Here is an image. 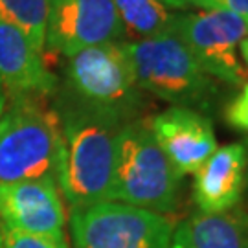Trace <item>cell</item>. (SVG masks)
I'll return each instance as SVG.
<instances>
[{
  "label": "cell",
  "mask_w": 248,
  "mask_h": 248,
  "mask_svg": "<svg viewBox=\"0 0 248 248\" xmlns=\"http://www.w3.org/2000/svg\"><path fill=\"white\" fill-rule=\"evenodd\" d=\"M245 149H247V187H248V140L245 143Z\"/></svg>",
  "instance_id": "603a6c76"
},
{
  "label": "cell",
  "mask_w": 248,
  "mask_h": 248,
  "mask_svg": "<svg viewBox=\"0 0 248 248\" xmlns=\"http://www.w3.org/2000/svg\"><path fill=\"white\" fill-rule=\"evenodd\" d=\"M64 222V206L55 178L0 182L2 230L24 232L66 241Z\"/></svg>",
  "instance_id": "9c48e42d"
},
{
  "label": "cell",
  "mask_w": 248,
  "mask_h": 248,
  "mask_svg": "<svg viewBox=\"0 0 248 248\" xmlns=\"http://www.w3.org/2000/svg\"><path fill=\"white\" fill-rule=\"evenodd\" d=\"M124 125L78 101L64 112L57 186L72 210L110 202L116 138Z\"/></svg>",
  "instance_id": "6da1fadb"
},
{
  "label": "cell",
  "mask_w": 248,
  "mask_h": 248,
  "mask_svg": "<svg viewBox=\"0 0 248 248\" xmlns=\"http://www.w3.org/2000/svg\"><path fill=\"white\" fill-rule=\"evenodd\" d=\"M0 85L6 99L48 98L57 79L46 68L45 55L37 52L20 30L0 18Z\"/></svg>",
  "instance_id": "8fae6325"
},
{
  "label": "cell",
  "mask_w": 248,
  "mask_h": 248,
  "mask_svg": "<svg viewBox=\"0 0 248 248\" xmlns=\"http://www.w3.org/2000/svg\"><path fill=\"white\" fill-rule=\"evenodd\" d=\"M160 149L180 177L195 173L217 149L213 125L208 116L187 107H171L149 120Z\"/></svg>",
  "instance_id": "30bf717a"
},
{
  "label": "cell",
  "mask_w": 248,
  "mask_h": 248,
  "mask_svg": "<svg viewBox=\"0 0 248 248\" xmlns=\"http://www.w3.org/2000/svg\"><path fill=\"white\" fill-rule=\"evenodd\" d=\"M66 59V79L78 103L122 124L133 122L142 105V89L136 83L125 45L90 46Z\"/></svg>",
  "instance_id": "5b68a950"
},
{
  "label": "cell",
  "mask_w": 248,
  "mask_h": 248,
  "mask_svg": "<svg viewBox=\"0 0 248 248\" xmlns=\"http://www.w3.org/2000/svg\"><path fill=\"white\" fill-rule=\"evenodd\" d=\"M169 248H187L186 245H182L178 239H175V237H171V247Z\"/></svg>",
  "instance_id": "7402d4cb"
},
{
  "label": "cell",
  "mask_w": 248,
  "mask_h": 248,
  "mask_svg": "<svg viewBox=\"0 0 248 248\" xmlns=\"http://www.w3.org/2000/svg\"><path fill=\"white\" fill-rule=\"evenodd\" d=\"M173 237L187 248H248V213H193L173 230Z\"/></svg>",
  "instance_id": "4fadbf2b"
},
{
  "label": "cell",
  "mask_w": 248,
  "mask_h": 248,
  "mask_svg": "<svg viewBox=\"0 0 248 248\" xmlns=\"http://www.w3.org/2000/svg\"><path fill=\"white\" fill-rule=\"evenodd\" d=\"M6 92H4V89H2V85H0V114L4 112V108H6Z\"/></svg>",
  "instance_id": "44dd1931"
},
{
  "label": "cell",
  "mask_w": 248,
  "mask_h": 248,
  "mask_svg": "<svg viewBox=\"0 0 248 248\" xmlns=\"http://www.w3.org/2000/svg\"><path fill=\"white\" fill-rule=\"evenodd\" d=\"M224 116L232 127L248 133V83L243 85V90L226 107Z\"/></svg>",
  "instance_id": "e0dca14e"
},
{
  "label": "cell",
  "mask_w": 248,
  "mask_h": 248,
  "mask_svg": "<svg viewBox=\"0 0 248 248\" xmlns=\"http://www.w3.org/2000/svg\"><path fill=\"white\" fill-rule=\"evenodd\" d=\"M182 177L160 149L149 120H133L116 138L112 202L129 204L155 213L173 212Z\"/></svg>",
  "instance_id": "3957f363"
},
{
  "label": "cell",
  "mask_w": 248,
  "mask_h": 248,
  "mask_svg": "<svg viewBox=\"0 0 248 248\" xmlns=\"http://www.w3.org/2000/svg\"><path fill=\"white\" fill-rule=\"evenodd\" d=\"M239 48H241V53H243V59H245V62H247V66H248V37L243 39V43L239 45Z\"/></svg>",
  "instance_id": "ffe728a7"
},
{
  "label": "cell",
  "mask_w": 248,
  "mask_h": 248,
  "mask_svg": "<svg viewBox=\"0 0 248 248\" xmlns=\"http://www.w3.org/2000/svg\"><path fill=\"white\" fill-rule=\"evenodd\" d=\"M125 33L114 0H48L45 53L72 55Z\"/></svg>",
  "instance_id": "ba28073f"
},
{
  "label": "cell",
  "mask_w": 248,
  "mask_h": 248,
  "mask_svg": "<svg viewBox=\"0 0 248 248\" xmlns=\"http://www.w3.org/2000/svg\"><path fill=\"white\" fill-rule=\"evenodd\" d=\"M138 87L175 107L210 110L217 99L213 78L173 33L125 43Z\"/></svg>",
  "instance_id": "277c9868"
},
{
  "label": "cell",
  "mask_w": 248,
  "mask_h": 248,
  "mask_svg": "<svg viewBox=\"0 0 248 248\" xmlns=\"http://www.w3.org/2000/svg\"><path fill=\"white\" fill-rule=\"evenodd\" d=\"M114 6L124 30L140 41L171 33L177 17L160 0H114Z\"/></svg>",
  "instance_id": "5bb4252c"
},
{
  "label": "cell",
  "mask_w": 248,
  "mask_h": 248,
  "mask_svg": "<svg viewBox=\"0 0 248 248\" xmlns=\"http://www.w3.org/2000/svg\"><path fill=\"white\" fill-rule=\"evenodd\" d=\"M0 18L20 30L45 55L48 0H0Z\"/></svg>",
  "instance_id": "9a60e30c"
},
{
  "label": "cell",
  "mask_w": 248,
  "mask_h": 248,
  "mask_svg": "<svg viewBox=\"0 0 248 248\" xmlns=\"http://www.w3.org/2000/svg\"><path fill=\"white\" fill-rule=\"evenodd\" d=\"M171 33L180 39L210 78L232 87L248 83V70L237 59V46L248 37V24L228 11L177 15Z\"/></svg>",
  "instance_id": "52a82bcc"
},
{
  "label": "cell",
  "mask_w": 248,
  "mask_h": 248,
  "mask_svg": "<svg viewBox=\"0 0 248 248\" xmlns=\"http://www.w3.org/2000/svg\"><path fill=\"white\" fill-rule=\"evenodd\" d=\"M61 155V116L46 98L8 99L0 114V182L57 180Z\"/></svg>",
  "instance_id": "7a4b0ae2"
},
{
  "label": "cell",
  "mask_w": 248,
  "mask_h": 248,
  "mask_svg": "<svg viewBox=\"0 0 248 248\" xmlns=\"http://www.w3.org/2000/svg\"><path fill=\"white\" fill-rule=\"evenodd\" d=\"M189 4L206 11H228L248 24V0H189Z\"/></svg>",
  "instance_id": "ac0fdd59"
},
{
  "label": "cell",
  "mask_w": 248,
  "mask_h": 248,
  "mask_svg": "<svg viewBox=\"0 0 248 248\" xmlns=\"http://www.w3.org/2000/svg\"><path fill=\"white\" fill-rule=\"evenodd\" d=\"M0 248H70L66 241L0 228Z\"/></svg>",
  "instance_id": "2e32d148"
},
{
  "label": "cell",
  "mask_w": 248,
  "mask_h": 248,
  "mask_svg": "<svg viewBox=\"0 0 248 248\" xmlns=\"http://www.w3.org/2000/svg\"><path fill=\"white\" fill-rule=\"evenodd\" d=\"M247 187L245 143H228L215 149L195 171L193 201L202 213H224L241 202Z\"/></svg>",
  "instance_id": "7c38bea8"
},
{
  "label": "cell",
  "mask_w": 248,
  "mask_h": 248,
  "mask_svg": "<svg viewBox=\"0 0 248 248\" xmlns=\"http://www.w3.org/2000/svg\"><path fill=\"white\" fill-rule=\"evenodd\" d=\"M162 4H166L168 8H175V9H186L189 8V0H160Z\"/></svg>",
  "instance_id": "d6986e66"
},
{
  "label": "cell",
  "mask_w": 248,
  "mask_h": 248,
  "mask_svg": "<svg viewBox=\"0 0 248 248\" xmlns=\"http://www.w3.org/2000/svg\"><path fill=\"white\" fill-rule=\"evenodd\" d=\"M76 248H169L173 224L162 213L122 202L72 210Z\"/></svg>",
  "instance_id": "8992f818"
}]
</instances>
